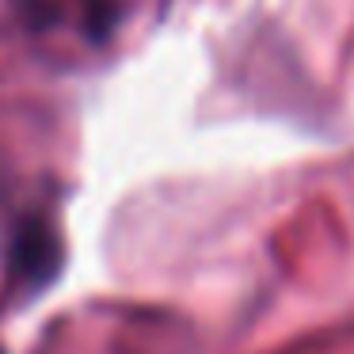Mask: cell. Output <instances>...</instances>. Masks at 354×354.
<instances>
[{
	"mask_svg": "<svg viewBox=\"0 0 354 354\" xmlns=\"http://www.w3.org/2000/svg\"><path fill=\"white\" fill-rule=\"evenodd\" d=\"M12 267L24 274L27 290H39L57 274V240L42 221H27L16 236V252H12Z\"/></svg>",
	"mask_w": 354,
	"mask_h": 354,
	"instance_id": "6da1fadb",
	"label": "cell"
},
{
	"mask_svg": "<svg viewBox=\"0 0 354 354\" xmlns=\"http://www.w3.org/2000/svg\"><path fill=\"white\" fill-rule=\"evenodd\" d=\"M0 354H4V351H0Z\"/></svg>",
	"mask_w": 354,
	"mask_h": 354,
	"instance_id": "7a4b0ae2",
	"label": "cell"
}]
</instances>
